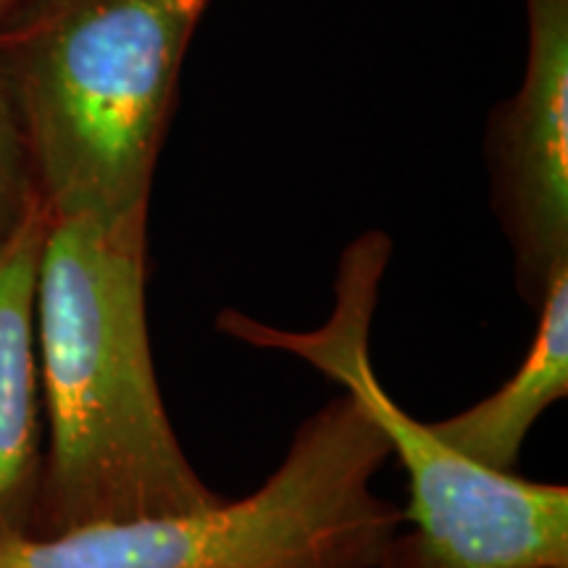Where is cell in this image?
<instances>
[{
	"mask_svg": "<svg viewBox=\"0 0 568 568\" xmlns=\"http://www.w3.org/2000/svg\"><path fill=\"white\" fill-rule=\"evenodd\" d=\"M34 335L45 468L38 535L224 503L163 406L145 314V224L51 219Z\"/></svg>",
	"mask_w": 568,
	"mask_h": 568,
	"instance_id": "1",
	"label": "cell"
},
{
	"mask_svg": "<svg viewBox=\"0 0 568 568\" xmlns=\"http://www.w3.org/2000/svg\"><path fill=\"white\" fill-rule=\"evenodd\" d=\"M209 0H21L0 77L51 219L148 222L182 59Z\"/></svg>",
	"mask_w": 568,
	"mask_h": 568,
	"instance_id": "2",
	"label": "cell"
},
{
	"mask_svg": "<svg viewBox=\"0 0 568 568\" xmlns=\"http://www.w3.org/2000/svg\"><path fill=\"white\" fill-rule=\"evenodd\" d=\"M389 445L351 393L297 426L243 500L0 542V568H374L403 510L374 493Z\"/></svg>",
	"mask_w": 568,
	"mask_h": 568,
	"instance_id": "3",
	"label": "cell"
},
{
	"mask_svg": "<svg viewBox=\"0 0 568 568\" xmlns=\"http://www.w3.org/2000/svg\"><path fill=\"white\" fill-rule=\"evenodd\" d=\"M393 255L385 232H366L343 253L332 316L308 332L280 329L224 311L219 329L247 345L303 358L351 393L408 477L400 529L374 568H568V487L487 471L458 456L382 387L368 335L379 282Z\"/></svg>",
	"mask_w": 568,
	"mask_h": 568,
	"instance_id": "4",
	"label": "cell"
},
{
	"mask_svg": "<svg viewBox=\"0 0 568 568\" xmlns=\"http://www.w3.org/2000/svg\"><path fill=\"white\" fill-rule=\"evenodd\" d=\"M529 59L493 124L495 209L518 293L537 311L568 266V0H527Z\"/></svg>",
	"mask_w": 568,
	"mask_h": 568,
	"instance_id": "5",
	"label": "cell"
},
{
	"mask_svg": "<svg viewBox=\"0 0 568 568\" xmlns=\"http://www.w3.org/2000/svg\"><path fill=\"white\" fill-rule=\"evenodd\" d=\"M51 213L42 201L0 253V542L38 535L42 418L34 293Z\"/></svg>",
	"mask_w": 568,
	"mask_h": 568,
	"instance_id": "6",
	"label": "cell"
},
{
	"mask_svg": "<svg viewBox=\"0 0 568 568\" xmlns=\"http://www.w3.org/2000/svg\"><path fill=\"white\" fill-rule=\"evenodd\" d=\"M537 314L529 353L506 385L456 416L432 422L439 439L487 471L516 474L529 432L568 397V266L550 280Z\"/></svg>",
	"mask_w": 568,
	"mask_h": 568,
	"instance_id": "7",
	"label": "cell"
},
{
	"mask_svg": "<svg viewBox=\"0 0 568 568\" xmlns=\"http://www.w3.org/2000/svg\"><path fill=\"white\" fill-rule=\"evenodd\" d=\"M40 203L21 134L0 77V253Z\"/></svg>",
	"mask_w": 568,
	"mask_h": 568,
	"instance_id": "8",
	"label": "cell"
},
{
	"mask_svg": "<svg viewBox=\"0 0 568 568\" xmlns=\"http://www.w3.org/2000/svg\"><path fill=\"white\" fill-rule=\"evenodd\" d=\"M21 0H0V24H3V19L9 17V13L17 9Z\"/></svg>",
	"mask_w": 568,
	"mask_h": 568,
	"instance_id": "9",
	"label": "cell"
}]
</instances>
